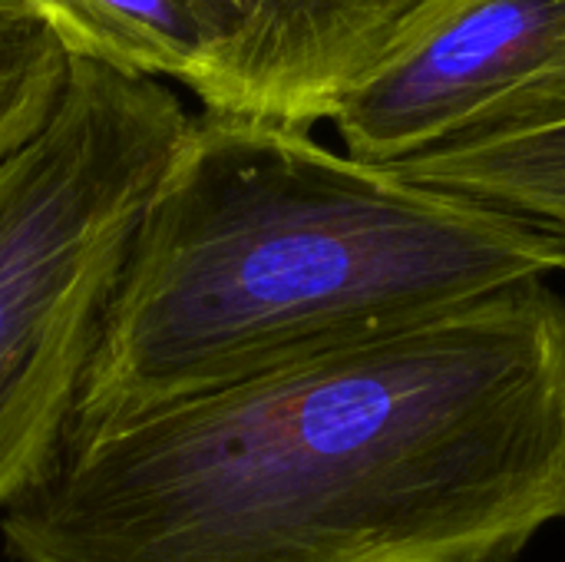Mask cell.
Here are the masks:
<instances>
[{"mask_svg": "<svg viewBox=\"0 0 565 562\" xmlns=\"http://www.w3.org/2000/svg\"><path fill=\"white\" fill-rule=\"evenodd\" d=\"M565 520L550 282L63 441L17 562H510Z\"/></svg>", "mask_w": 565, "mask_h": 562, "instance_id": "1", "label": "cell"}, {"mask_svg": "<svg viewBox=\"0 0 565 562\" xmlns=\"http://www.w3.org/2000/svg\"><path fill=\"white\" fill-rule=\"evenodd\" d=\"M556 275L546 229L305 129L202 113L132 235L63 441Z\"/></svg>", "mask_w": 565, "mask_h": 562, "instance_id": "2", "label": "cell"}, {"mask_svg": "<svg viewBox=\"0 0 565 562\" xmlns=\"http://www.w3.org/2000/svg\"><path fill=\"white\" fill-rule=\"evenodd\" d=\"M189 126L166 83L73 56L56 119L0 169V513L60 454L132 235Z\"/></svg>", "mask_w": 565, "mask_h": 562, "instance_id": "3", "label": "cell"}, {"mask_svg": "<svg viewBox=\"0 0 565 562\" xmlns=\"http://www.w3.org/2000/svg\"><path fill=\"white\" fill-rule=\"evenodd\" d=\"M212 116L311 129L414 53L467 0H192Z\"/></svg>", "mask_w": 565, "mask_h": 562, "instance_id": "4", "label": "cell"}, {"mask_svg": "<svg viewBox=\"0 0 565 562\" xmlns=\"http://www.w3.org/2000/svg\"><path fill=\"white\" fill-rule=\"evenodd\" d=\"M565 93V0H467L331 119L344 152L394 166L507 109Z\"/></svg>", "mask_w": 565, "mask_h": 562, "instance_id": "5", "label": "cell"}, {"mask_svg": "<svg viewBox=\"0 0 565 562\" xmlns=\"http://www.w3.org/2000/svg\"><path fill=\"white\" fill-rule=\"evenodd\" d=\"M387 169L565 242V93L490 116Z\"/></svg>", "mask_w": 565, "mask_h": 562, "instance_id": "6", "label": "cell"}, {"mask_svg": "<svg viewBox=\"0 0 565 562\" xmlns=\"http://www.w3.org/2000/svg\"><path fill=\"white\" fill-rule=\"evenodd\" d=\"M73 56L195 86L205 33L192 0H20Z\"/></svg>", "mask_w": 565, "mask_h": 562, "instance_id": "7", "label": "cell"}, {"mask_svg": "<svg viewBox=\"0 0 565 562\" xmlns=\"http://www.w3.org/2000/svg\"><path fill=\"white\" fill-rule=\"evenodd\" d=\"M73 53L20 0H0V169L56 119Z\"/></svg>", "mask_w": 565, "mask_h": 562, "instance_id": "8", "label": "cell"}]
</instances>
